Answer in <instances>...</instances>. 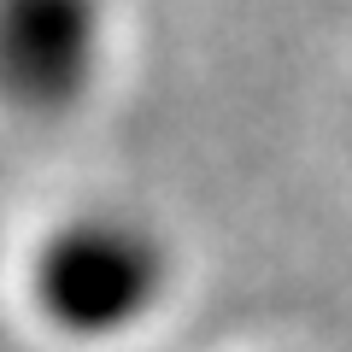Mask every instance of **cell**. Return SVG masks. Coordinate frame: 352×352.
Wrapping results in <instances>:
<instances>
[{
    "label": "cell",
    "instance_id": "1",
    "mask_svg": "<svg viewBox=\"0 0 352 352\" xmlns=\"http://www.w3.org/2000/svg\"><path fill=\"white\" fill-rule=\"evenodd\" d=\"M164 247L141 217L76 212L30 252V300L65 335H118L164 294Z\"/></svg>",
    "mask_w": 352,
    "mask_h": 352
},
{
    "label": "cell",
    "instance_id": "2",
    "mask_svg": "<svg viewBox=\"0 0 352 352\" xmlns=\"http://www.w3.org/2000/svg\"><path fill=\"white\" fill-rule=\"evenodd\" d=\"M100 0H0V100L65 112L100 71Z\"/></svg>",
    "mask_w": 352,
    "mask_h": 352
}]
</instances>
